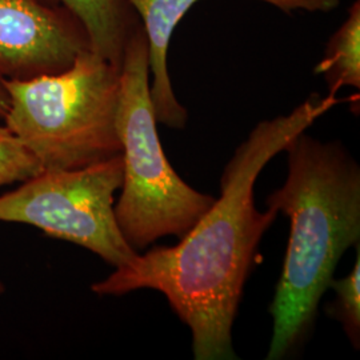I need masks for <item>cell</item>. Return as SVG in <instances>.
Wrapping results in <instances>:
<instances>
[{"instance_id": "obj_2", "label": "cell", "mask_w": 360, "mask_h": 360, "mask_svg": "<svg viewBox=\"0 0 360 360\" xmlns=\"http://www.w3.org/2000/svg\"><path fill=\"white\" fill-rule=\"evenodd\" d=\"M288 174L267 198L291 221L283 270L271 303L267 359H283L304 342L336 266L360 240V168L338 142L304 132L284 147Z\"/></svg>"}, {"instance_id": "obj_3", "label": "cell", "mask_w": 360, "mask_h": 360, "mask_svg": "<svg viewBox=\"0 0 360 360\" xmlns=\"http://www.w3.org/2000/svg\"><path fill=\"white\" fill-rule=\"evenodd\" d=\"M0 84L8 96L4 126L43 169L87 167L122 154L120 67L90 49L62 72Z\"/></svg>"}, {"instance_id": "obj_4", "label": "cell", "mask_w": 360, "mask_h": 360, "mask_svg": "<svg viewBox=\"0 0 360 360\" xmlns=\"http://www.w3.org/2000/svg\"><path fill=\"white\" fill-rule=\"evenodd\" d=\"M150 96L148 43L141 27L129 38L120 65L116 129L122 143L123 184L116 203L117 227L136 252L158 239H181L215 198L180 179L158 135Z\"/></svg>"}, {"instance_id": "obj_10", "label": "cell", "mask_w": 360, "mask_h": 360, "mask_svg": "<svg viewBox=\"0 0 360 360\" xmlns=\"http://www.w3.org/2000/svg\"><path fill=\"white\" fill-rule=\"evenodd\" d=\"M360 245L356 243V262L346 278L333 281L330 288L336 294L328 314L342 323L354 347L360 343Z\"/></svg>"}, {"instance_id": "obj_6", "label": "cell", "mask_w": 360, "mask_h": 360, "mask_svg": "<svg viewBox=\"0 0 360 360\" xmlns=\"http://www.w3.org/2000/svg\"><path fill=\"white\" fill-rule=\"evenodd\" d=\"M90 49L86 30L47 0H0V80L58 74Z\"/></svg>"}, {"instance_id": "obj_13", "label": "cell", "mask_w": 360, "mask_h": 360, "mask_svg": "<svg viewBox=\"0 0 360 360\" xmlns=\"http://www.w3.org/2000/svg\"><path fill=\"white\" fill-rule=\"evenodd\" d=\"M4 291H6V285L3 283V281L0 279V295H1Z\"/></svg>"}, {"instance_id": "obj_8", "label": "cell", "mask_w": 360, "mask_h": 360, "mask_svg": "<svg viewBox=\"0 0 360 360\" xmlns=\"http://www.w3.org/2000/svg\"><path fill=\"white\" fill-rule=\"evenodd\" d=\"M72 13L86 30L91 51L120 67L129 38L142 27L126 0H47Z\"/></svg>"}, {"instance_id": "obj_12", "label": "cell", "mask_w": 360, "mask_h": 360, "mask_svg": "<svg viewBox=\"0 0 360 360\" xmlns=\"http://www.w3.org/2000/svg\"><path fill=\"white\" fill-rule=\"evenodd\" d=\"M7 110H8V96L6 90L0 84V119H4Z\"/></svg>"}, {"instance_id": "obj_5", "label": "cell", "mask_w": 360, "mask_h": 360, "mask_svg": "<svg viewBox=\"0 0 360 360\" xmlns=\"http://www.w3.org/2000/svg\"><path fill=\"white\" fill-rule=\"evenodd\" d=\"M123 184V156L75 169H43L0 195V221L28 224L80 245L115 269L139 252L117 227L115 193Z\"/></svg>"}, {"instance_id": "obj_1", "label": "cell", "mask_w": 360, "mask_h": 360, "mask_svg": "<svg viewBox=\"0 0 360 360\" xmlns=\"http://www.w3.org/2000/svg\"><path fill=\"white\" fill-rule=\"evenodd\" d=\"M338 103L336 94H314L288 115L257 123L224 168L220 198L179 243L138 254L91 290L102 296L158 291L190 327L195 359H236L232 326L257 245L279 214L257 210L255 181L294 136Z\"/></svg>"}, {"instance_id": "obj_9", "label": "cell", "mask_w": 360, "mask_h": 360, "mask_svg": "<svg viewBox=\"0 0 360 360\" xmlns=\"http://www.w3.org/2000/svg\"><path fill=\"white\" fill-rule=\"evenodd\" d=\"M330 94L343 87L360 89V0H354L347 18L327 41L322 60L315 67Z\"/></svg>"}, {"instance_id": "obj_11", "label": "cell", "mask_w": 360, "mask_h": 360, "mask_svg": "<svg viewBox=\"0 0 360 360\" xmlns=\"http://www.w3.org/2000/svg\"><path fill=\"white\" fill-rule=\"evenodd\" d=\"M43 171L34 154L6 126H0V187L22 183Z\"/></svg>"}, {"instance_id": "obj_7", "label": "cell", "mask_w": 360, "mask_h": 360, "mask_svg": "<svg viewBox=\"0 0 360 360\" xmlns=\"http://www.w3.org/2000/svg\"><path fill=\"white\" fill-rule=\"evenodd\" d=\"M142 23L148 43L150 96L155 117L169 129H183L187 110L179 103L168 74V47L175 28L200 0H126ZM284 13H331L340 0H257Z\"/></svg>"}]
</instances>
